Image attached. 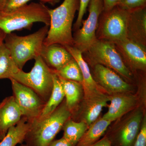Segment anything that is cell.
<instances>
[{
    "label": "cell",
    "mask_w": 146,
    "mask_h": 146,
    "mask_svg": "<svg viewBox=\"0 0 146 146\" xmlns=\"http://www.w3.org/2000/svg\"><path fill=\"white\" fill-rule=\"evenodd\" d=\"M79 7L80 0H64L58 7L49 9V28L44 45L57 44L64 47L74 46L73 22Z\"/></svg>",
    "instance_id": "1"
},
{
    "label": "cell",
    "mask_w": 146,
    "mask_h": 146,
    "mask_svg": "<svg viewBox=\"0 0 146 146\" xmlns=\"http://www.w3.org/2000/svg\"><path fill=\"white\" fill-rule=\"evenodd\" d=\"M71 116L65 101L48 117L29 121L24 142L29 146H48Z\"/></svg>",
    "instance_id": "2"
},
{
    "label": "cell",
    "mask_w": 146,
    "mask_h": 146,
    "mask_svg": "<svg viewBox=\"0 0 146 146\" xmlns=\"http://www.w3.org/2000/svg\"><path fill=\"white\" fill-rule=\"evenodd\" d=\"M49 9L42 3H31L11 12H0V30L7 34L24 29H31L38 22L49 26Z\"/></svg>",
    "instance_id": "3"
},
{
    "label": "cell",
    "mask_w": 146,
    "mask_h": 146,
    "mask_svg": "<svg viewBox=\"0 0 146 146\" xmlns=\"http://www.w3.org/2000/svg\"><path fill=\"white\" fill-rule=\"evenodd\" d=\"M49 26L42 27L35 32L20 36L13 33L6 34L4 42L17 67L20 70L29 60L40 56Z\"/></svg>",
    "instance_id": "4"
},
{
    "label": "cell",
    "mask_w": 146,
    "mask_h": 146,
    "mask_svg": "<svg viewBox=\"0 0 146 146\" xmlns=\"http://www.w3.org/2000/svg\"><path fill=\"white\" fill-rule=\"evenodd\" d=\"M35 60L34 66L30 72H25L19 70L11 78L32 89L46 103L52 91L55 72L47 65L41 56Z\"/></svg>",
    "instance_id": "5"
},
{
    "label": "cell",
    "mask_w": 146,
    "mask_h": 146,
    "mask_svg": "<svg viewBox=\"0 0 146 146\" xmlns=\"http://www.w3.org/2000/svg\"><path fill=\"white\" fill-rule=\"evenodd\" d=\"M84 54L94 65L101 64L112 69L127 79H132L131 72L125 63L113 42L97 39Z\"/></svg>",
    "instance_id": "6"
},
{
    "label": "cell",
    "mask_w": 146,
    "mask_h": 146,
    "mask_svg": "<svg viewBox=\"0 0 146 146\" xmlns=\"http://www.w3.org/2000/svg\"><path fill=\"white\" fill-rule=\"evenodd\" d=\"M129 11L116 6L103 11L96 32L97 39L115 43L127 38V24Z\"/></svg>",
    "instance_id": "7"
},
{
    "label": "cell",
    "mask_w": 146,
    "mask_h": 146,
    "mask_svg": "<svg viewBox=\"0 0 146 146\" xmlns=\"http://www.w3.org/2000/svg\"><path fill=\"white\" fill-rule=\"evenodd\" d=\"M89 16L82 21V27L73 36L74 46L82 53L86 52L96 41V32L101 14L103 11L102 0H91L88 5Z\"/></svg>",
    "instance_id": "8"
},
{
    "label": "cell",
    "mask_w": 146,
    "mask_h": 146,
    "mask_svg": "<svg viewBox=\"0 0 146 146\" xmlns=\"http://www.w3.org/2000/svg\"><path fill=\"white\" fill-rule=\"evenodd\" d=\"M13 89V97L23 117L29 121L37 119L46 103L32 89L13 78L10 79Z\"/></svg>",
    "instance_id": "9"
},
{
    "label": "cell",
    "mask_w": 146,
    "mask_h": 146,
    "mask_svg": "<svg viewBox=\"0 0 146 146\" xmlns=\"http://www.w3.org/2000/svg\"><path fill=\"white\" fill-rule=\"evenodd\" d=\"M95 81L98 85L109 94H124L130 91L131 86L117 73L99 64L94 65Z\"/></svg>",
    "instance_id": "10"
},
{
    "label": "cell",
    "mask_w": 146,
    "mask_h": 146,
    "mask_svg": "<svg viewBox=\"0 0 146 146\" xmlns=\"http://www.w3.org/2000/svg\"><path fill=\"white\" fill-rule=\"evenodd\" d=\"M143 113L136 112L120 129L106 136L112 146H133L141 128Z\"/></svg>",
    "instance_id": "11"
},
{
    "label": "cell",
    "mask_w": 146,
    "mask_h": 146,
    "mask_svg": "<svg viewBox=\"0 0 146 146\" xmlns=\"http://www.w3.org/2000/svg\"><path fill=\"white\" fill-rule=\"evenodd\" d=\"M114 43L125 64L133 69H145L146 46L127 38Z\"/></svg>",
    "instance_id": "12"
},
{
    "label": "cell",
    "mask_w": 146,
    "mask_h": 146,
    "mask_svg": "<svg viewBox=\"0 0 146 146\" xmlns=\"http://www.w3.org/2000/svg\"><path fill=\"white\" fill-rule=\"evenodd\" d=\"M127 38L146 46V7L129 11Z\"/></svg>",
    "instance_id": "13"
},
{
    "label": "cell",
    "mask_w": 146,
    "mask_h": 146,
    "mask_svg": "<svg viewBox=\"0 0 146 146\" xmlns=\"http://www.w3.org/2000/svg\"><path fill=\"white\" fill-rule=\"evenodd\" d=\"M23 117L13 96L7 97L0 103V141L9 129L17 124Z\"/></svg>",
    "instance_id": "14"
},
{
    "label": "cell",
    "mask_w": 146,
    "mask_h": 146,
    "mask_svg": "<svg viewBox=\"0 0 146 146\" xmlns=\"http://www.w3.org/2000/svg\"><path fill=\"white\" fill-rule=\"evenodd\" d=\"M78 63L83 77V86L84 98L87 100L101 94L102 91L96 82L93 78L86 60L83 58L82 52L74 46L65 47Z\"/></svg>",
    "instance_id": "15"
},
{
    "label": "cell",
    "mask_w": 146,
    "mask_h": 146,
    "mask_svg": "<svg viewBox=\"0 0 146 146\" xmlns=\"http://www.w3.org/2000/svg\"><path fill=\"white\" fill-rule=\"evenodd\" d=\"M114 94L110 97V104L108 110L103 116L102 119L112 122L128 112L135 106L137 98L135 96L129 94Z\"/></svg>",
    "instance_id": "16"
},
{
    "label": "cell",
    "mask_w": 146,
    "mask_h": 146,
    "mask_svg": "<svg viewBox=\"0 0 146 146\" xmlns=\"http://www.w3.org/2000/svg\"><path fill=\"white\" fill-rule=\"evenodd\" d=\"M40 56L47 65L55 72L60 70L73 58L64 46L57 44L44 45Z\"/></svg>",
    "instance_id": "17"
},
{
    "label": "cell",
    "mask_w": 146,
    "mask_h": 146,
    "mask_svg": "<svg viewBox=\"0 0 146 146\" xmlns=\"http://www.w3.org/2000/svg\"><path fill=\"white\" fill-rule=\"evenodd\" d=\"M86 105L84 112V121L88 126L96 121L103 108L108 106L110 97L103 93L86 100Z\"/></svg>",
    "instance_id": "18"
},
{
    "label": "cell",
    "mask_w": 146,
    "mask_h": 146,
    "mask_svg": "<svg viewBox=\"0 0 146 146\" xmlns=\"http://www.w3.org/2000/svg\"><path fill=\"white\" fill-rule=\"evenodd\" d=\"M28 120L23 117L19 122L9 129L6 135L0 142V146H16L22 144L29 128Z\"/></svg>",
    "instance_id": "19"
},
{
    "label": "cell",
    "mask_w": 146,
    "mask_h": 146,
    "mask_svg": "<svg viewBox=\"0 0 146 146\" xmlns=\"http://www.w3.org/2000/svg\"><path fill=\"white\" fill-rule=\"evenodd\" d=\"M112 122L101 118L91 125L76 146H91L104 134Z\"/></svg>",
    "instance_id": "20"
},
{
    "label": "cell",
    "mask_w": 146,
    "mask_h": 146,
    "mask_svg": "<svg viewBox=\"0 0 146 146\" xmlns=\"http://www.w3.org/2000/svg\"><path fill=\"white\" fill-rule=\"evenodd\" d=\"M65 98L63 86L55 72L53 75V86L49 99L45 104L42 113L37 119H42L51 115L59 106Z\"/></svg>",
    "instance_id": "21"
},
{
    "label": "cell",
    "mask_w": 146,
    "mask_h": 146,
    "mask_svg": "<svg viewBox=\"0 0 146 146\" xmlns=\"http://www.w3.org/2000/svg\"><path fill=\"white\" fill-rule=\"evenodd\" d=\"M58 77L63 86L66 106L72 113L81 99L83 91V86L82 84L77 82Z\"/></svg>",
    "instance_id": "22"
},
{
    "label": "cell",
    "mask_w": 146,
    "mask_h": 146,
    "mask_svg": "<svg viewBox=\"0 0 146 146\" xmlns=\"http://www.w3.org/2000/svg\"><path fill=\"white\" fill-rule=\"evenodd\" d=\"M88 128L89 127L84 121L77 122L70 118L66 121L62 128L64 131L63 138L73 146H76Z\"/></svg>",
    "instance_id": "23"
},
{
    "label": "cell",
    "mask_w": 146,
    "mask_h": 146,
    "mask_svg": "<svg viewBox=\"0 0 146 146\" xmlns=\"http://www.w3.org/2000/svg\"><path fill=\"white\" fill-rule=\"evenodd\" d=\"M4 42L0 44V79L12 78L19 70Z\"/></svg>",
    "instance_id": "24"
},
{
    "label": "cell",
    "mask_w": 146,
    "mask_h": 146,
    "mask_svg": "<svg viewBox=\"0 0 146 146\" xmlns=\"http://www.w3.org/2000/svg\"><path fill=\"white\" fill-rule=\"evenodd\" d=\"M55 72L59 77L64 79L77 82L82 84L83 83L81 70L73 58L60 70Z\"/></svg>",
    "instance_id": "25"
},
{
    "label": "cell",
    "mask_w": 146,
    "mask_h": 146,
    "mask_svg": "<svg viewBox=\"0 0 146 146\" xmlns=\"http://www.w3.org/2000/svg\"><path fill=\"white\" fill-rule=\"evenodd\" d=\"M117 6L125 10L130 11L146 7V0H120Z\"/></svg>",
    "instance_id": "26"
},
{
    "label": "cell",
    "mask_w": 146,
    "mask_h": 146,
    "mask_svg": "<svg viewBox=\"0 0 146 146\" xmlns=\"http://www.w3.org/2000/svg\"><path fill=\"white\" fill-rule=\"evenodd\" d=\"M31 0H4L0 12H10L27 4Z\"/></svg>",
    "instance_id": "27"
},
{
    "label": "cell",
    "mask_w": 146,
    "mask_h": 146,
    "mask_svg": "<svg viewBox=\"0 0 146 146\" xmlns=\"http://www.w3.org/2000/svg\"><path fill=\"white\" fill-rule=\"evenodd\" d=\"M90 1L91 0H80V7L78 15L74 26L75 30H77L81 27L84 16L86 13Z\"/></svg>",
    "instance_id": "28"
},
{
    "label": "cell",
    "mask_w": 146,
    "mask_h": 146,
    "mask_svg": "<svg viewBox=\"0 0 146 146\" xmlns=\"http://www.w3.org/2000/svg\"><path fill=\"white\" fill-rule=\"evenodd\" d=\"M133 146H146V118L143 120L142 124Z\"/></svg>",
    "instance_id": "29"
},
{
    "label": "cell",
    "mask_w": 146,
    "mask_h": 146,
    "mask_svg": "<svg viewBox=\"0 0 146 146\" xmlns=\"http://www.w3.org/2000/svg\"><path fill=\"white\" fill-rule=\"evenodd\" d=\"M103 2V11H107L112 9L117 5L120 0H102Z\"/></svg>",
    "instance_id": "30"
},
{
    "label": "cell",
    "mask_w": 146,
    "mask_h": 146,
    "mask_svg": "<svg viewBox=\"0 0 146 146\" xmlns=\"http://www.w3.org/2000/svg\"><path fill=\"white\" fill-rule=\"evenodd\" d=\"M48 146H73L70 143L62 137L60 139L53 141Z\"/></svg>",
    "instance_id": "31"
},
{
    "label": "cell",
    "mask_w": 146,
    "mask_h": 146,
    "mask_svg": "<svg viewBox=\"0 0 146 146\" xmlns=\"http://www.w3.org/2000/svg\"><path fill=\"white\" fill-rule=\"evenodd\" d=\"M91 146H111V141L109 138L104 136L103 138L97 141L96 143Z\"/></svg>",
    "instance_id": "32"
},
{
    "label": "cell",
    "mask_w": 146,
    "mask_h": 146,
    "mask_svg": "<svg viewBox=\"0 0 146 146\" xmlns=\"http://www.w3.org/2000/svg\"><path fill=\"white\" fill-rule=\"evenodd\" d=\"M41 2V3H42L44 4L48 3L50 4L51 5H55L58 3L60 1V0H39Z\"/></svg>",
    "instance_id": "33"
},
{
    "label": "cell",
    "mask_w": 146,
    "mask_h": 146,
    "mask_svg": "<svg viewBox=\"0 0 146 146\" xmlns=\"http://www.w3.org/2000/svg\"><path fill=\"white\" fill-rule=\"evenodd\" d=\"M6 35L4 32L0 30V44H1L4 41Z\"/></svg>",
    "instance_id": "34"
},
{
    "label": "cell",
    "mask_w": 146,
    "mask_h": 146,
    "mask_svg": "<svg viewBox=\"0 0 146 146\" xmlns=\"http://www.w3.org/2000/svg\"><path fill=\"white\" fill-rule=\"evenodd\" d=\"M4 1V0H0V10H1L2 6Z\"/></svg>",
    "instance_id": "35"
},
{
    "label": "cell",
    "mask_w": 146,
    "mask_h": 146,
    "mask_svg": "<svg viewBox=\"0 0 146 146\" xmlns=\"http://www.w3.org/2000/svg\"><path fill=\"white\" fill-rule=\"evenodd\" d=\"M20 146H28L27 145H26V144H21V145Z\"/></svg>",
    "instance_id": "36"
}]
</instances>
